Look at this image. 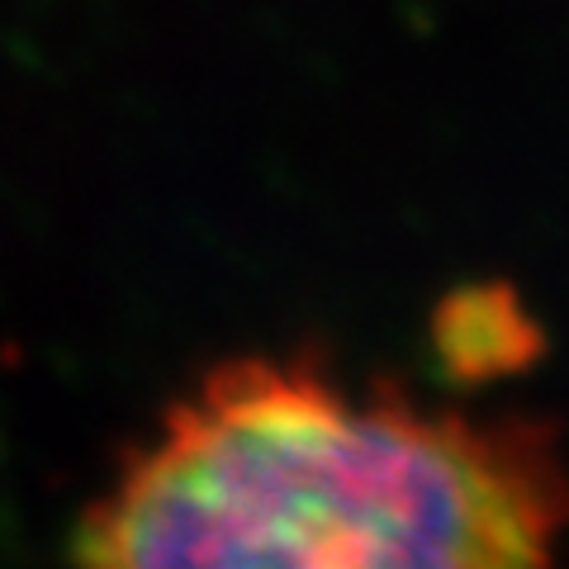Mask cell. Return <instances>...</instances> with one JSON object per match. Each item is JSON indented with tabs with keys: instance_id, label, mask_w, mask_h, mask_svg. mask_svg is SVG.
Listing matches in <instances>:
<instances>
[{
	"instance_id": "1",
	"label": "cell",
	"mask_w": 569,
	"mask_h": 569,
	"mask_svg": "<svg viewBox=\"0 0 569 569\" xmlns=\"http://www.w3.org/2000/svg\"><path fill=\"white\" fill-rule=\"evenodd\" d=\"M77 569H569V456L531 413L228 356L91 498Z\"/></svg>"
}]
</instances>
